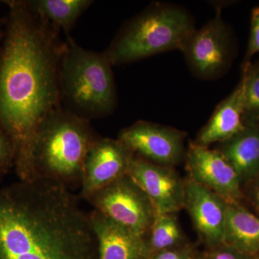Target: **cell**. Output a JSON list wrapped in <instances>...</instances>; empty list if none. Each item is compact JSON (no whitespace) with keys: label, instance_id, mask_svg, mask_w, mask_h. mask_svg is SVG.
Segmentation results:
<instances>
[{"label":"cell","instance_id":"cell-1","mask_svg":"<svg viewBox=\"0 0 259 259\" xmlns=\"http://www.w3.org/2000/svg\"><path fill=\"white\" fill-rule=\"evenodd\" d=\"M3 3L9 12L0 47V128L14 144L19 179L30 181L35 136L61 107L59 62L64 42L59 30L34 14L26 1Z\"/></svg>","mask_w":259,"mask_h":259},{"label":"cell","instance_id":"cell-2","mask_svg":"<svg viewBox=\"0 0 259 259\" xmlns=\"http://www.w3.org/2000/svg\"><path fill=\"white\" fill-rule=\"evenodd\" d=\"M89 214L54 181H19L0 188V259H97Z\"/></svg>","mask_w":259,"mask_h":259},{"label":"cell","instance_id":"cell-3","mask_svg":"<svg viewBox=\"0 0 259 259\" xmlns=\"http://www.w3.org/2000/svg\"><path fill=\"white\" fill-rule=\"evenodd\" d=\"M98 139L90 120L61 107L45 121L35 136L32 180L54 181L69 190L81 185L85 159Z\"/></svg>","mask_w":259,"mask_h":259},{"label":"cell","instance_id":"cell-4","mask_svg":"<svg viewBox=\"0 0 259 259\" xmlns=\"http://www.w3.org/2000/svg\"><path fill=\"white\" fill-rule=\"evenodd\" d=\"M112 66L105 52L87 50L67 35L59 62V86L69 111L88 120L114 111L117 94Z\"/></svg>","mask_w":259,"mask_h":259},{"label":"cell","instance_id":"cell-5","mask_svg":"<svg viewBox=\"0 0 259 259\" xmlns=\"http://www.w3.org/2000/svg\"><path fill=\"white\" fill-rule=\"evenodd\" d=\"M196 30L185 8L156 3L122 27L105 54L112 66L130 64L166 51H182Z\"/></svg>","mask_w":259,"mask_h":259},{"label":"cell","instance_id":"cell-6","mask_svg":"<svg viewBox=\"0 0 259 259\" xmlns=\"http://www.w3.org/2000/svg\"><path fill=\"white\" fill-rule=\"evenodd\" d=\"M88 201L95 210L145 238L157 215L151 199L127 175L97 191Z\"/></svg>","mask_w":259,"mask_h":259},{"label":"cell","instance_id":"cell-7","mask_svg":"<svg viewBox=\"0 0 259 259\" xmlns=\"http://www.w3.org/2000/svg\"><path fill=\"white\" fill-rule=\"evenodd\" d=\"M236 49L233 32L223 20L221 8H218L215 17L194 30L182 51L195 76L214 79L231 67Z\"/></svg>","mask_w":259,"mask_h":259},{"label":"cell","instance_id":"cell-8","mask_svg":"<svg viewBox=\"0 0 259 259\" xmlns=\"http://www.w3.org/2000/svg\"><path fill=\"white\" fill-rule=\"evenodd\" d=\"M185 132L140 120L122 129L117 139L135 154L161 166L173 167L186 154Z\"/></svg>","mask_w":259,"mask_h":259},{"label":"cell","instance_id":"cell-9","mask_svg":"<svg viewBox=\"0 0 259 259\" xmlns=\"http://www.w3.org/2000/svg\"><path fill=\"white\" fill-rule=\"evenodd\" d=\"M127 175L149 197L157 214H176L184 208L185 181L173 167L156 164L134 153Z\"/></svg>","mask_w":259,"mask_h":259},{"label":"cell","instance_id":"cell-10","mask_svg":"<svg viewBox=\"0 0 259 259\" xmlns=\"http://www.w3.org/2000/svg\"><path fill=\"white\" fill-rule=\"evenodd\" d=\"M185 158L189 178L228 202H240L243 197L241 180L234 168L218 150L191 142Z\"/></svg>","mask_w":259,"mask_h":259},{"label":"cell","instance_id":"cell-11","mask_svg":"<svg viewBox=\"0 0 259 259\" xmlns=\"http://www.w3.org/2000/svg\"><path fill=\"white\" fill-rule=\"evenodd\" d=\"M134 153L119 139H99L83 165L81 197L88 200L97 191L127 175Z\"/></svg>","mask_w":259,"mask_h":259},{"label":"cell","instance_id":"cell-12","mask_svg":"<svg viewBox=\"0 0 259 259\" xmlns=\"http://www.w3.org/2000/svg\"><path fill=\"white\" fill-rule=\"evenodd\" d=\"M184 208L209 248L222 244L228 209L226 200L188 178L185 180Z\"/></svg>","mask_w":259,"mask_h":259},{"label":"cell","instance_id":"cell-13","mask_svg":"<svg viewBox=\"0 0 259 259\" xmlns=\"http://www.w3.org/2000/svg\"><path fill=\"white\" fill-rule=\"evenodd\" d=\"M97 241V259H151L147 240L94 209L89 213Z\"/></svg>","mask_w":259,"mask_h":259},{"label":"cell","instance_id":"cell-14","mask_svg":"<svg viewBox=\"0 0 259 259\" xmlns=\"http://www.w3.org/2000/svg\"><path fill=\"white\" fill-rule=\"evenodd\" d=\"M243 120V88L240 81L231 95L221 102L194 142L207 146L223 143L245 128Z\"/></svg>","mask_w":259,"mask_h":259},{"label":"cell","instance_id":"cell-15","mask_svg":"<svg viewBox=\"0 0 259 259\" xmlns=\"http://www.w3.org/2000/svg\"><path fill=\"white\" fill-rule=\"evenodd\" d=\"M222 244L255 258L259 255V216L240 202H228Z\"/></svg>","mask_w":259,"mask_h":259},{"label":"cell","instance_id":"cell-16","mask_svg":"<svg viewBox=\"0 0 259 259\" xmlns=\"http://www.w3.org/2000/svg\"><path fill=\"white\" fill-rule=\"evenodd\" d=\"M216 149L234 168L242 185L259 177V126L245 127Z\"/></svg>","mask_w":259,"mask_h":259},{"label":"cell","instance_id":"cell-17","mask_svg":"<svg viewBox=\"0 0 259 259\" xmlns=\"http://www.w3.org/2000/svg\"><path fill=\"white\" fill-rule=\"evenodd\" d=\"M34 14L68 35L78 19L93 5L91 0L26 1Z\"/></svg>","mask_w":259,"mask_h":259},{"label":"cell","instance_id":"cell-18","mask_svg":"<svg viewBox=\"0 0 259 259\" xmlns=\"http://www.w3.org/2000/svg\"><path fill=\"white\" fill-rule=\"evenodd\" d=\"M146 240L151 256L158 252L185 244L184 234L176 214H157Z\"/></svg>","mask_w":259,"mask_h":259},{"label":"cell","instance_id":"cell-19","mask_svg":"<svg viewBox=\"0 0 259 259\" xmlns=\"http://www.w3.org/2000/svg\"><path fill=\"white\" fill-rule=\"evenodd\" d=\"M243 120L245 127L259 126V65H242Z\"/></svg>","mask_w":259,"mask_h":259},{"label":"cell","instance_id":"cell-20","mask_svg":"<svg viewBox=\"0 0 259 259\" xmlns=\"http://www.w3.org/2000/svg\"><path fill=\"white\" fill-rule=\"evenodd\" d=\"M16 153L14 144L8 135L0 128V176L15 168Z\"/></svg>","mask_w":259,"mask_h":259},{"label":"cell","instance_id":"cell-21","mask_svg":"<svg viewBox=\"0 0 259 259\" xmlns=\"http://www.w3.org/2000/svg\"><path fill=\"white\" fill-rule=\"evenodd\" d=\"M259 53V7L253 8L250 18L249 41L243 65L248 64L255 54Z\"/></svg>","mask_w":259,"mask_h":259},{"label":"cell","instance_id":"cell-22","mask_svg":"<svg viewBox=\"0 0 259 259\" xmlns=\"http://www.w3.org/2000/svg\"><path fill=\"white\" fill-rule=\"evenodd\" d=\"M203 259H255L230 248L224 244L209 248L208 251L204 253Z\"/></svg>","mask_w":259,"mask_h":259},{"label":"cell","instance_id":"cell-23","mask_svg":"<svg viewBox=\"0 0 259 259\" xmlns=\"http://www.w3.org/2000/svg\"><path fill=\"white\" fill-rule=\"evenodd\" d=\"M195 257L193 248L190 245L184 244L155 253L151 259H194Z\"/></svg>","mask_w":259,"mask_h":259},{"label":"cell","instance_id":"cell-24","mask_svg":"<svg viewBox=\"0 0 259 259\" xmlns=\"http://www.w3.org/2000/svg\"><path fill=\"white\" fill-rule=\"evenodd\" d=\"M247 185L250 187L248 191V200L258 214L257 215L259 216V177L251 181Z\"/></svg>","mask_w":259,"mask_h":259},{"label":"cell","instance_id":"cell-25","mask_svg":"<svg viewBox=\"0 0 259 259\" xmlns=\"http://www.w3.org/2000/svg\"><path fill=\"white\" fill-rule=\"evenodd\" d=\"M5 25V19L0 18V47H1L2 42H3V37H4L5 30H3V25Z\"/></svg>","mask_w":259,"mask_h":259},{"label":"cell","instance_id":"cell-26","mask_svg":"<svg viewBox=\"0 0 259 259\" xmlns=\"http://www.w3.org/2000/svg\"><path fill=\"white\" fill-rule=\"evenodd\" d=\"M194 259H203V258H202V257L196 256L195 258H194Z\"/></svg>","mask_w":259,"mask_h":259},{"label":"cell","instance_id":"cell-27","mask_svg":"<svg viewBox=\"0 0 259 259\" xmlns=\"http://www.w3.org/2000/svg\"><path fill=\"white\" fill-rule=\"evenodd\" d=\"M255 259H259V255H257L256 257H255V258H254Z\"/></svg>","mask_w":259,"mask_h":259},{"label":"cell","instance_id":"cell-28","mask_svg":"<svg viewBox=\"0 0 259 259\" xmlns=\"http://www.w3.org/2000/svg\"><path fill=\"white\" fill-rule=\"evenodd\" d=\"M257 63H258V65H259V61H258V62H257Z\"/></svg>","mask_w":259,"mask_h":259},{"label":"cell","instance_id":"cell-29","mask_svg":"<svg viewBox=\"0 0 259 259\" xmlns=\"http://www.w3.org/2000/svg\"><path fill=\"white\" fill-rule=\"evenodd\" d=\"M0 177H1V176H0Z\"/></svg>","mask_w":259,"mask_h":259}]
</instances>
